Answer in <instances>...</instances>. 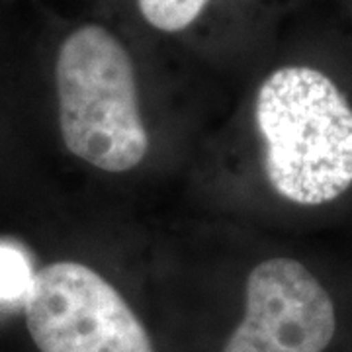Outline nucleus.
Here are the masks:
<instances>
[{"mask_svg":"<svg viewBox=\"0 0 352 352\" xmlns=\"http://www.w3.org/2000/svg\"><path fill=\"white\" fill-rule=\"evenodd\" d=\"M256 126L268 182L282 198L321 206L352 186V106L321 71H274L256 96Z\"/></svg>","mask_w":352,"mask_h":352,"instance_id":"1","label":"nucleus"},{"mask_svg":"<svg viewBox=\"0 0 352 352\" xmlns=\"http://www.w3.org/2000/svg\"><path fill=\"white\" fill-rule=\"evenodd\" d=\"M59 126L67 149L106 173L138 166L149 151L131 57L102 25L65 39L55 67Z\"/></svg>","mask_w":352,"mask_h":352,"instance_id":"2","label":"nucleus"},{"mask_svg":"<svg viewBox=\"0 0 352 352\" xmlns=\"http://www.w3.org/2000/svg\"><path fill=\"white\" fill-rule=\"evenodd\" d=\"M22 305L39 352H155L120 292L87 264L43 266Z\"/></svg>","mask_w":352,"mask_h":352,"instance_id":"3","label":"nucleus"},{"mask_svg":"<svg viewBox=\"0 0 352 352\" xmlns=\"http://www.w3.org/2000/svg\"><path fill=\"white\" fill-rule=\"evenodd\" d=\"M245 298V317L223 352H323L335 337L333 300L298 261L254 266Z\"/></svg>","mask_w":352,"mask_h":352,"instance_id":"4","label":"nucleus"},{"mask_svg":"<svg viewBox=\"0 0 352 352\" xmlns=\"http://www.w3.org/2000/svg\"><path fill=\"white\" fill-rule=\"evenodd\" d=\"M143 18L161 32H180L198 20L210 0H138Z\"/></svg>","mask_w":352,"mask_h":352,"instance_id":"5","label":"nucleus"},{"mask_svg":"<svg viewBox=\"0 0 352 352\" xmlns=\"http://www.w3.org/2000/svg\"><path fill=\"white\" fill-rule=\"evenodd\" d=\"M34 280V268L25 252L0 243V303H22Z\"/></svg>","mask_w":352,"mask_h":352,"instance_id":"6","label":"nucleus"}]
</instances>
